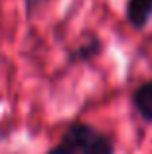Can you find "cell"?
Returning a JSON list of instances; mask_svg holds the SVG:
<instances>
[{"instance_id":"4","label":"cell","mask_w":152,"mask_h":154,"mask_svg":"<svg viewBox=\"0 0 152 154\" xmlns=\"http://www.w3.org/2000/svg\"><path fill=\"white\" fill-rule=\"evenodd\" d=\"M103 53V43L98 35H90L86 37L82 43L74 47L72 51L68 53V63L70 64H78V63H90L96 57H99Z\"/></svg>"},{"instance_id":"6","label":"cell","mask_w":152,"mask_h":154,"mask_svg":"<svg viewBox=\"0 0 152 154\" xmlns=\"http://www.w3.org/2000/svg\"><path fill=\"white\" fill-rule=\"evenodd\" d=\"M26 2V12H27V16H33L35 12L39 10L41 6H45V4H49L51 0H23Z\"/></svg>"},{"instance_id":"1","label":"cell","mask_w":152,"mask_h":154,"mask_svg":"<svg viewBox=\"0 0 152 154\" xmlns=\"http://www.w3.org/2000/svg\"><path fill=\"white\" fill-rule=\"evenodd\" d=\"M61 140L74 146L80 154H115L113 137L84 121H72L65 129Z\"/></svg>"},{"instance_id":"3","label":"cell","mask_w":152,"mask_h":154,"mask_svg":"<svg viewBox=\"0 0 152 154\" xmlns=\"http://www.w3.org/2000/svg\"><path fill=\"white\" fill-rule=\"evenodd\" d=\"M131 103L142 121L152 123V80L141 82L131 94Z\"/></svg>"},{"instance_id":"5","label":"cell","mask_w":152,"mask_h":154,"mask_svg":"<svg viewBox=\"0 0 152 154\" xmlns=\"http://www.w3.org/2000/svg\"><path fill=\"white\" fill-rule=\"evenodd\" d=\"M47 154H80V152L76 150L74 146H70L68 143H62V140H59L55 146H51L49 150H47Z\"/></svg>"},{"instance_id":"2","label":"cell","mask_w":152,"mask_h":154,"mask_svg":"<svg viewBox=\"0 0 152 154\" xmlns=\"http://www.w3.org/2000/svg\"><path fill=\"white\" fill-rule=\"evenodd\" d=\"M125 18L133 29L142 31L152 20V0H127Z\"/></svg>"}]
</instances>
